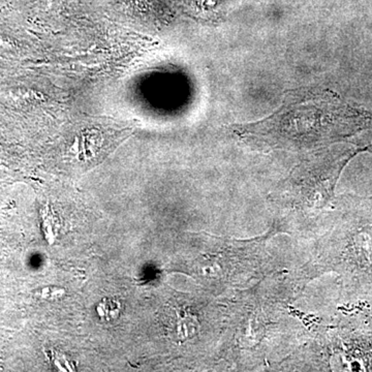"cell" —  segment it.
Here are the masks:
<instances>
[{
	"label": "cell",
	"instance_id": "1",
	"mask_svg": "<svg viewBox=\"0 0 372 372\" xmlns=\"http://www.w3.org/2000/svg\"><path fill=\"white\" fill-rule=\"evenodd\" d=\"M338 102L328 92L300 89L287 94L268 118L239 127L242 137L271 148L316 147L332 137Z\"/></svg>",
	"mask_w": 372,
	"mask_h": 372
},
{
	"label": "cell",
	"instance_id": "2",
	"mask_svg": "<svg viewBox=\"0 0 372 372\" xmlns=\"http://www.w3.org/2000/svg\"><path fill=\"white\" fill-rule=\"evenodd\" d=\"M262 262L258 244L231 240L217 254H205L199 259L198 271L206 278L237 285L260 274Z\"/></svg>",
	"mask_w": 372,
	"mask_h": 372
},
{
	"label": "cell",
	"instance_id": "3",
	"mask_svg": "<svg viewBox=\"0 0 372 372\" xmlns=\"http://www.w3.org/2000/svg\"><path fill=\"white\" fill-rule=\"evenodd\" d=\"M198 331L199 322L196 316L184 309L177 310L173 329L175 340L183 342L192 339Z\"/></svg>",
	"mask_w": 372,
	"mask_h": 372
},
{
	"label": "cell",
	"instance_id": "4",
	"mask_svg": "<svg viewBox=\"0 0 372 372\" xmlns=\"http://www.w3.org/2000/svg\"><path fill=\"white\" fill-rule=\"evenodd\" d=\"M41 225H42L43 233L46 237L49 244L55 243L61 230V221L56 211L47 205L40 210Z\"/></svg>",
	"mask_w": 372,
	"mask_h": 372
},
{
	"label": "cell",
	"instance_id": "5",
	"mask_svg": "<svg viewBox=\"0 0 372 372\" xmlns=\"http://www.w3.org/2000/svg\"><path fill=\"white\" fill-rule=\"evenodd\" d=\"M122 304L116 299H104L98 303L96 312L105 322H113L120 316Z\"/></svg>",
	"mask_w": 372,
	"mask_h": 372
},
{
	"label": "cell",
	"instance_id": "6",
	"mask_svg": "<svg viewBox=\"0 0 372 372\" xmlns=\"http://www.w3.org/2000/svg\"><path fill=\"white\" fill-rule=\"evenodd\" d=\"M65 295V289L58 287H45L34 292V298L42 301H55Z\"/></svg>",
	"mask_w": 372,
	"mask_h": 372
},
{
	"label": "cell",
	"instance_id": "7",
	"mask_svg": "<svg viewBox=\"0 0 372 372\" xmlns=\"http://www.w3.org/2000/svg\"><path fill=\"white\" fill-rule=\"evenodd\" d=\"M12 100L19 102H32L40 100V96L36 92L28 89H14L10 92Z\"/></svg>",
	"mask_w": 372,
	"mask_h": 372
},
{
	"label": "cell",
	"instance_id": "8",
	"mask_svg": "<svg viewBox=\"0 0 372 372\" xmlns=\"http://www.w3.org/2000/svg\"><path fill=\"white\" fill-rule=\"evenodd\" d=\"M53 362L61 371H73V370H75V365H74L71 360L67 359V355L54 353H53Z\"/></svg>",
	"mask_w": 372,
	"mask_h": 372
},
{
	"label": "cell",
	"instance_id": "9",
	"mask_svg": "<svg viewBox=\"0 0 372 372\" xmlns=\"http://www.w3.org/2000/svg\"><path fill=\"white\" fill-rule=\"evenodd\" d=\"M14 43L6 36H0V52L13 50Z\"/></svg>",
	"mask_w": 372,
	"mask_h": 372
},
{
	"label": "cell",
	"instance_id": "10",
	"mask_svg": "<svg viewBox=\"0 0 372 372\" xmlns=\"http://www.w3.org/2000/svg\"><path fill=\"white\" fill-rule=\"evenodd\" d=\"M48 1V3H56L57 0H47Z\"/></svg>",
	"mask_w": 372,
	"mask_h": 372
},
{
	"label": "cell",
	"instance_id": "11",
	"mask_svg": "<svg viewBox=\"0 0 372 372\" xmlns=\"http://www.w3.org/2000/svg\"><path fill=\"white\" fill-rule=\"evenodd\" d=\"M133 1H141V0H133Z\"/></svg>",
	"mask_w": 372,
	"mask_h": 372
}]
</instances>
